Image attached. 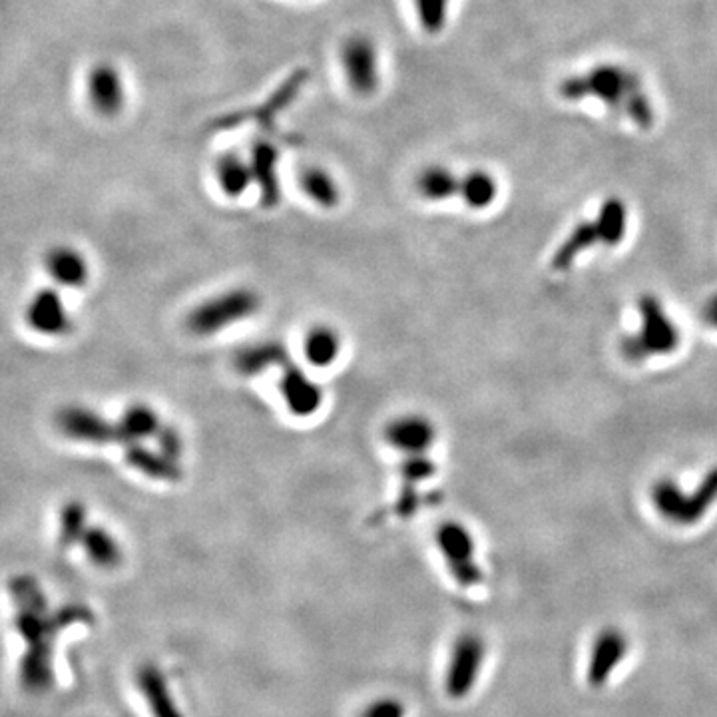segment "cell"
I'll return each mask as SVG.
<instances>
[{
	"mask_svg": "<svg viewBox=\"0 0 717 717\" xmlns=\"http://www.w3.org/2000/svg\"><path fill=\"white\" fill-rule=\"evenodd\" d=\"M14 596L20 600V614L16 618V628L26 642V656L22 660V682L30 690L50 688L52 668H50V646L48 640L62 624L76 622L78 616L66 618L64 614L54 620H46V606L40 588L32 580L18 578L14 580Z\"/></svg>",
	"mask_w": 717,
	"mask_h": 717,
	"instance_id": "cell-1",
	"label": "cell"
},
{
	"mask_svg": "<svg viewBox=\"0 0 717 717\" xmlns=\"http://www.w3.org/2000/svg\"><path fill=\"white\" fill-rule=\"evenodd\" d=\"M638 311L642 325L636 333L624 337L622 355L632 363L672 355L680 347L682 335L662 301L656 295H644L638 301Z\"/></svg>",
	"mask_w": 717,
	"mask_h": 717,
	"instance_id": "cell-2",
	"label": "cell"
},
{
	"mask_svg": "<svg viewBox=\"0 0 717 717\" xmlns=\"http://www.w3.org/2000/svg\"><path fill=\"white\" fill-rule=\"evenodd\" d=\"M261 307V297L249 287L222 291L196 305L186 319L188 329L198 337H212L253 317Z\"/></svg>",
	"mask_w": 717,
	"mask_h": 717,
	"instance_id": "cell-3",
	"label": "cell"
},
{
	"mask_svg": "<svg viewBox=\"0 0 717 717\" xmlns=\"http://www.w3.org/2000/svg\"><path fill=\"white\" fill-rule=\"evenodd\" d=\"M437 546L459 586L473 588L482 582L484 574L475 560V538L465 524L455 520L441 524L437 530Z\"/></svg>",
	"mask_w": 717,
	"mask_h": 717,
	"instance_id": "cell-4",
	"label": "cell"
},
{
	"mask_svg": "<svg viewBox=\"0 0 717 717\" xmlns=\"http://www.w3.org/2000/svg\"><path fill=\"white\" fill-rule=\"evenodd\" d=\"M56 429L70 441L88 445L122 443L118 423L84 405H66L54 417Z\"/></svg>",
	"mask_w": 717,
	"mask_h": 717,
	"instance_id": "cell-5",
	"label": "cell"
},
{
	"mask_svg": "<svg viewBox=\"0 0 717 717\" xmlns=\"http://www.w3.org/2000/svg\"><path fill=\"white\" fill-rule=\"evenodd\" d=\"M279 393L285 409L299 419L313 417L323 407V387L311 377V373L289 361L281 367L279 375Z\"/></svg>",
	"mask_w": 717,
	"mask_h": 717,
	"instance_id": "cell-6",
	"label": "cell"
},
{
	"mask_svg": "<svg viewBox=\"0 0 717 717\" xmlns=\"http://www.w3.org/2000/svg\"><path fill=\"white\" fill-rule=\"evenodd\" d=\"M341 68L357 94L369 96L379 88V52L371 38L351 36L341 48Z\"/></svg>",
	"mask_w": 717,
	"mask_h": 717,
	"instance_id": "cell-7",
	"label": "cell"
},
{
	"mask_svg": "<svg viewBox=\"0 0 717 717\" xmlns=\"http://www.w3.org/2000/svg\"><path fill=\"white\" fill-rule=\"evenodd\" d=\"M588 96L598 98L612 110L624 112L626 100L642 90V80L636 72L618 64H598L584 74Z\"/></svg>",
	"mask_w": 717,
	"mask_h": 717,
	"instance_id": "cell-8",
	"label": "cell"
},
{
	"mask_svg": "<svg viewBox=\"0 0 717 717\" xmlns=\"http://www.w3.org/2000/svg\"><path fill=\"white\" fill-rule=\"evenodd\" d=\"M26 325L42 337H62L72 329V317L62 293L54 287L38 289L24 309Z\"/></svg>",
	"mask_w": 717,
	"mask_h": 717,
	"instance_id": "cell-9",
	"label": "cell"
},
{
	"mask_svg": "<svg viewBox=\"0 0 717 717\" xmlns=\"http://www.w3.org/2000/svg\"><path fill=\"white\" fill-rule=\"evenodd\" d=\"M484 642L477 634H463L455 648L447 672V694L455 700H461L471 694L475 688L480 666L484 662Z\"/></svg>",
	"mask_w": 717,
	"mask_h": 717,
	"instance_id": "cell-10",
	"label": "cell"
},
{
	"mask_svg": "<svg viewBox=\"0 0 717 717\" xmlns=\"http://www.w3.org/2000/svg\"><path fill=\"white\" fill-rule=\"evenodd\" d=\"M385 441L391 449L407 455H425L437 441L435 423L421 413L399 415L385 427Z\"/></svg>",
	"mask_w": 717,
	"mask_h": 717,
	"instance_id": "cell-11",
	"label": "cell"
},
{
	"mask_svg": "<svg viewBox=\"0 0 717 717\" xmlns=\"http://www.w3.org/2000/svg\"><path fill=\"white\" fill-rule=\"evenodd\" d=\"M86 92L92 108L102 116H116L126 104V86L116 66L94 64L86 76Z\"/></svg>",
	"mask_w": 717,
	"mask_h": 717,
	"instance_id": "cell-12",
	"label": "cell"
},
{
	"mask_svg": "<svg viewBox=\"0 0 717 717\" xmlns=\"http://www.w3.org/2000/svg\"><path fill=\"white\" fill-rule=\"evenodd\" d=\"M626 652H628V640L624 632H620L618 628L602 630L592 646V656L586 672L588 684L592 688H602L614 674L616 666L624 660Z\"/></svg>",
	"mask_w": 717,
	"mask_h": 717,
	"instance_id": "cell-13",
	"label": "cell"
},
{
	"mask_svg": "<svg viewBox=\"0 0 717 717\" xmlns=\"http://www.w3.org/2000/svg\"><path fill=\"white\" fill-rule=\"evenodd\" d=\"M44 269L50 279L66 289H80L90 279L86 255L72 245H54L44 255Z\"/></svg>",
	"mask_w": 717,
	"mask_h": 717,
	"instance_id": "cell-14",
	"label": "cell"
},
{
	"mask_svg": "<svg viewBox=\"0 0 717 717\" xmlns=\"http://www.w3.org/2000/svg\"><path fill=\"white\" fill-rule=\"evenodd\" d=\"M249 164L253 170V182L259 188L263 204L269 208L277 206L279 198H281V184H279V172H277V164H279L277 148L267 142L255 144L251 150V156H249Z\"/></svg>",
	"mask_w": 717,
	"mask_h": 717,
	"instance_id": "cell-15",
	"label": "cell"
},
{
	"mask_svg": "<svg viewBox=\"0 0 717 717\" xmlns=\"http://www.w3.org/2000/svg\"><path fill=\"white\" fill-rule=\"evenodd\" d=\"M343 351V339L339 331L327 323H317L307 329L303 337L305 361L315 369H329L337 363Z\"/></svg>",
	"mask_w": 717,
	"mask_h": 717,
	"instance_id": "cell-16",
	"label": "cell"
},
{
	"mask_svg": "<svg viewBox=\"0 0 717 717\" xmlns=\"http://www.w3.org/2000/svg\"><path fill=\"white\" fill-rule=\"evenodd\" d=\"M289 361L291 359H289V353L283 347V343L259 341V343H251V345H245L238 349V353L234 357V367L245 377H255V375L269 371L271 367L281 369Z\"/></svg>",
	"mask_w": 717,
	"mask_h": 717,
	"instance_id": "cell-17",
	"label": "cell"
},
{
	"mask_svg": "<svg viewBox=\"0 0 717 717\" xmlns=\"http://www.w3.org/2000/svg\"><path fill=\"white\" fill-rule=\"evenodd\" d=\"M116 423L122 435V445L146 443L150 439H156L164 425L158 411L148 403L128 405Z\"/></svg>",
	"mask_w": 717,
	"mask_h": 717,
	"instance_id": "cell-18",
	"label": "cell"
},
{
	"mask_svg": "<svg viewBox=\"0 0 717 717\" xmlns=\"http://www.w3.org/2000/svg\"><path fill=\"white\" fill-rule=\"evenodd\" d=\"M214 174L220 192L230 200H238L255 184L249 160H245L238 152L222 154L216 160Z\"/></svg>",
	"mask_w": 717,
	"mask_h": 717,
	"instance_id": "cell-19",
	"label": "cell"
},
{
	"mask_svg": "<svg viewBox=\"0 0 717 717\" xmlns=\"http://www.w3.org/2000/svg\"><path fill=\"white\" fill-rule=\"evenodd\" d=\"M78 546L84 550L86 558L98 568L110 570L122 564V546L118 538L102 524H90Z\"/></svg>",
	"mask_w": 717,
	"mask_h": 717,
	"instance_id": "cell-20",
	"label": "cell"
},
{
	"mask_svg": "<svg viewBox=\"0 0 717 717\" xmlns=\"http://www.w3.org/2000/svg\"><path fill=\"white\" fill-rule=\"evenodd\" d=\"M124 449H126L128 465L146 477L154 480H172V482L182 477L180 463L168 459L158 449H150L144 443H130L124 445Z\"/></svg>",
	"mask_w": 717,
	"mask_h": 717,
	"instance_id": "cell-21",
	"label": "cell"
},
{
	"mask_svg": "<svg viewBox=\"0 0 717 717\" xmlns=\"http://www.w3.org/2000/svg\"><path fill=\"white\" fill-rule=\"evenodd\" d=\"M299 188L305 198L323 210H333L341 202V188L335 176L321 166H307L299 174Z\"/></svg>",
	"mask_w": 717,
	"mask_h": 717,
	"instance_id": "cell-22",
	"label": "cell"
},
{
	"mask_svg": "<svg viewBox=\"0 0 717 717\" xmlns=\"http://www.w3.org/2000/svg\"><path fill=\"white\" fill-rule=\"evenodd\" d=\"M598 243H602V238H600L596 220L594 222L584 220L568 234V238L564 239L562 245L554 251L550 267L554 271H566L580 257L582 251H586Z\"/></svg>",
	"mask_w": 717,
	"mask_h": 717,
	"instance_id": "cell-23",
	"label": "cell"
},
{
	"mask_svg": "<svg viewBox=\"0 0 717 717\" xmlns=\"http://www.w3.org/2000/svg\"><path fill=\"white\" fill-rule=\"evenodd\" d=\"M417 192L427 202H445L461 194V178L445 166H429L417 178Z\"/></svg>",
	"mask_w": 717,
	"mask_h": 717,
	"instance_id": "cell-24",
	"label": "cell"
},
{
	"mask_svg": "<svg viewBox=\"0 0 717 717\" xmlns=\"http://www.w3.org/2000/svg\"><path fill=\"white\" fill-rule=\"evenodd\" d=\"M138 686L148 700V706L154 717H182L180 710L174 706L172 696L166 688L164 676L154 666H144L138 672Z\"/></svg>",
	"mask_w": 717,
	"mask_h": 717,
	"instance_id": "cell-25",
	"label": "cell"
},
{
	"mask_svg": "<svg viewBox=\"0 0 717 717\" xmlns=\"http://www.w3.org/2000/svg\"><path fill=\"white\" fill-rule=\"evenodd\" d=\"M596 226L600 230L602 245L616 247L626 238L628 230V208L620 198H608L596 216Z\"/></svg>",
	"mask_w": 717,
	"mask_h": 717,
	"instance_id": "cell-26",
	"label": "cell"
},
{
	"mask_svg": "<svg viewBox=\"0 0 717 717\" xmlns=\"http://www.w3.org/2000/svg\"><path fill=\"white\" fill-rule=\"evenodd\" d=\"M459 198H463L471 210H486L498 198V182L486 170H471L461 178Z\"/></svg>",
	"mask_w": 717,
	"mask_h": 717,
	"instance_id": "cell-27",
	"label": "cell"
},
{
	"mask_svg": "<svg viewBox=\"0 0 717 717\" xmlns=\"http://www.w3.org/2000/svg\"><path fill=\"white\" fill-rule=\"evenodd\" d=\"M717 502V467L712 469L694 492H686L680 526H694Z\"/></svg>",
	"mask_w": 717,
	"mask_h": 717,
	"instance_id": "cell-28",
	"label": "cell"
},
{
	"mask_svg": "<svg viewBox=\"0 0 717 717\" xmlns=\"http://www.w3.org/2000/svg\"><path fill=\"white\" fill-rule=\"evenodd\" d=\"M86 506L78 500H70L62 506L58 516V538L64 548L80 544L86 528H88Z\"/></svg>",
	"mask_w": 717,
	"mask_h": 717,
	"instance_id": "cell-29",
	"label": "cell"
},
{
	"mask_svg": "<svg viewBox=\"0 0 717 717\" xmlns=\"http://www.w3.org/2000/svg\"><path fill=\"white\" fill-rule=\"evenodd\" d=\"M417 16L427 34H439L449 20L451 0H413Z\"/></svg>",
	"mask_w": 717,
	"mask_h": 717,
	"instance_id": "cell-30",
	"label": "cell"
},
{
	"mask_svg": "<svg viewBox=\"0 0 717 717\" xmlns=\"http://www.w3.org/2000/svg\"><path fill=\"white\" fill-rule=\"evenodd\" d=\"M403 484L419 486L421 482L429 480L437 473V465L433 459H429V453L425 455H407L403 457V463L399 467Z\"/></svg>",
	"mask_w": 717,
	"mask_h": 717,
	"instance_id": "cell-31",
	"label": "cell"
},
{
	"mask_svg": "<svg viewBox=\"0 0 717 717\" xmlns=\"http://www.w3.org/2000/svg\"><path fill=\"white\" fill-rule=\"evenodd\" d=\"M624 114H626L634 124H638L640 128H644V130L652 128V124H654V108H652V104H650V100H648L644 88L638 90V92H634V94L626 100V104H624Z\"/></svg>",
	"mask_w": 717,
	"mask_h": 717,
	"instance_id": "cell-32",
	"label": "cell"
},
{
	"mask_svg": "<svg viewBox=\"0 0 717 717\" xmlns=\"http://www.w3.org/2000/svg\"><path fill=\"white\" fill-rule=\"evenodd\" d=\"M154 441H156V449L162 455H166L168 459L180 463V459L184 455V439H182V433L176 427L164 423Z\"/></svg>",
	"mask_w": 717,
	"mask_h": 717,
	"instance_id": "cell-33",
	"label": "cell"
},
{
	"mask_svg": "<svg viewBox=\"0 0 717 717\" xmlns=\"http://www.w3.org/2000/svg\"><path fill=\"white\" fill-rule=\"evenodd\" d=\"M558 92L564 100L568 102H580L584 98H588V88H586V78L584 74H574V76H566L560 84H558Z\"/></svg>",
	"mask_w": 717,
	"mask_h": 717,
	"instance_id": "cell-34",
	"label": "cell"
},
{
	"mask_svg": "<svg viewBox=\"0 0 717 717\" xmlns=\"http://www.w3.org/2000/svg\"><path fill=\"white\" fill-rule=\"evenodd\" d=\"M361 717H405V706L399 700L385 698L371 704Z\"/></svg>",
	"mask_w": 717,
	"mask_h": 717,
	"instance_id": "cell-35",
	"label": "cell"
},
{
	"mask_svg": "<svg viewBox=\"0 0 717 717\" xmlns=\"http://www.w3.org/2000/svg\"><path fill=\"white\" fill-rule=\"evenodd\" d=\"M704 315H706V321H708L710 325H714L717 329V295H714V297L708 301V305H706V309H704Z\"/></svg>",
	"mask_w": 717,
	"mask_h": 717,
	"instance_id": "cell-36",
	"label": "cell"
}]
</instances>
